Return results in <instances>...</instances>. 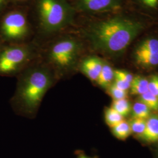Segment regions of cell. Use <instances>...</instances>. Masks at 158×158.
Masks as SVG:
<instances>
[{
	"label": "cell",
	"mask_w": 158,
	"mask_h": 158,
	"mask_svg": "<svg viewBox=\"0 0 158 158\" xmlns=\"http://www.w3.org/2000/svg\"><path fill=\"white\" fill-rule=\"evenodd\" d=\"M111 107L124 117L130 114L132 108L131 103L126 98L114 100Z\"/></svg>",
	"instance_id": "obj_16"
},
{
	"label": "cell",
	"mask_w": 158,
	"mask_h": 158,
	"mask_svg": "<svg viewBox=\"0 0 158 158\" xmlns=\"http://www.w3.org/2000/svg\"><path fill=\"white\" fill-rule=\"evenodd\" d=\"M33 46L23 44L6 48L0 54V73H14L26 65L34 56Z\"/></svg>",
	"instance_id": "obj_6"
},
{
	"label": "cell",
	"mask_w": 158,
	"mask_h": 158,
	"mask_svg": "<svg viewBox=\"0 0 158 158\" xmlns=\"http://www.w3.org/2000/svg\"><path fill=\"white\" fill-rule=\"evenodd\" d=\"M139 101L145 104L151 111L158 112V97L149 91L140 96Z\"/></svg>",
	"instance_id": "obj_17"
},
{
	"label": "cell",
	"mask_w": 158,
	"mask_h": 158,
	"mask_svg": "<svg viewBox=\"0 0 158 158\" xmlns=\"http://www.w3.org/2000/svg\"><path fill=\"white\" fill-rule=\"evenodd\" d=\"M144 29L145 24L140 20L115 15L91 22L81 33L93 49L115 56L123 53Z\"/></svg>",
	"instance_id": "obj_1"
},
{
	"label": "cell",
	"mask_w": 158,
	"mask_h": 158,
	"mask_svg": "<svg viewBox=\"0 0 158 158\" xmlns=\"http://www.w3.org/2000/svg\"><path fill=\"white\" fill-rule=\"evenodd\" d=\"M113 84L119 89L124 91H127L130 89L131 86V83H130L118 78H114Z\"/></svg>",
	"instance_id": "obj_23"
},
{
	"label": "cell",
	"mask_w": 158,
	"mask_h": 158,
	"mask_svg": "<svg viewBox=\"0 0 158 158\" xmlns=\"http://www.w3.org/2000/svg\"><path fill=\"white\" fill-rule=\"evenodd\" d=\"M104 60L98 57L91 56L83 59L79 63L80 71L93 81H96L102 71Z\"/></svg>",
	"instance_id": "obj_9"
},
{
	"label": "cell",
	"mask_w": 158,
	"mask_h": 158,
	"mask_svg": "<svg viewBox=\"0 0 158 158\" xmlns=\"http://www.w3.org/2000/svg\"><path fill=\"white\" fill-rule=\"evenodd\" d=\"M0 30L6 40L19 41L26 39L31 32L27 14L19 10L8 12L1 21Z\"/></svg>",
	"instance_id": "obj_5"
},
{
	"label": "cell",
	"mask_w": 158,
	"mask_h": 158,
	"mask_svg": "<svg viewBox=\"0 0 158 158\" xmlns=\"http://www.w3.org/2000/svg\"><path fill=\"white\" fill-rule=\"evenodd\" d=\"M149 80L145 77L137 76L131 82L130 90L131 93L133 95L141 96L148 91Z\"/></svg>",
	"instance_id": "obj_12"
},
{
	"label": "cell",
	"mask_w": 158,
	"mask_h": 158,
	"mask_svg": "<svg viewBox=\"0 0 158 158\" xmlns=\"http://www.w3.org/2000/svg\"><path fill=\"white\" fill-rule=\"evenodd\" d=\"M6 0H0V10L2 8V6L5 5Z\"/></svg>",
	"instance_id": "obj_25"
},
{
	"label": "cell",
	"mask_w": 158,
	"mask_h": 158,
	"mask_svg": "<svg viewBox=\"0 0 158 158\" xmlns=\"http://www.w3.org/2000/svg\"><path fill=\"white\" fill-rule=\"evenodd\" d=\"M75 155L76 158H98L97 156H90L87 155L83 151L81 150H77L75 151Z\"/></svg>",
	"instance_id": "obj_24"
},
{
	"label": "cell",
	"mask_w": 158,
	"mask_h": 158,
	"mask_svg": "<svg viewBox=\"0 0 158 158\" xmlns=\"http://www.w3.org/2000/svg\"><path fill=\"white\" fill-rule=\"evenodd\" d=\"M72 4L76 12L100 14L118 11L122 6L123 0H73Z\"/></svg>",
	"instance_id": "obj_8"
},
{
	"label": "cell",
	"mask_w": 158,
	"mask_h": 158,
	"mask_svg": "<svg viewBox=\"0 0 158 158\" xmlns=\"http://www.w3.org/2000/svg\"><path fill=\"white\" fill-rule=\"evenodd\" d=\"M144 8L148 10H156L158 8V0H137Z\"/></svg>",
	"instance_id": "obj_22"
},
{
	"label": "cell",
	"mask_w": 158,
	"mask_h": 158,
	"mask_svg": "<svg viewBox=\"0 0 158 158\" xmlns=\"http://www.w3.org/2000/svg\"><path fill=\"white\" fill-rule=\"evenodd\" d=\"M104 117L106 124L111 128H113L124 120V117L112 107L107 108L106 109Z\"/></svg>",
	"instance_id": "obj_15"
},
{
	"label": "cell",
	"mask_w": 158,
	"mask_h": 158,
	"mask_svg": "<svg viewBox=\"0 0 158 158\" xmlns=\"http://www.w3.org/2000/svg\"><path fill=\"white\" fill-rule=\"evenodd\" d=\"M131 114L133 118H139L146 119L151 115V110L142 102H136L131 108Z\"/></svg>",
	"instance_id": "obj_13"
},
{
	"label": "cell",
	"mask_w": 158,
	"mask_h": 158,
	"mask_svg": "<svg viewBox=\"0 0 158 158\" xmlns=\"http://www.w3.org/2000/svg\"><path fill=\"white\" fill-rule=\"evenodd\" d=\"M131 132L138 136L143 134L147 124V120L139 118H132L129 123Z\"/></svg>",
	"instance_id": "obj_18"
},
{
	"label": "cell",
	"mask_w": 158,
	"mask_h": 158,
	"mask_svg": "<svg viewBox=\"0 0 158 158\" xmlns=\"http://www.w3.org/2000/svg\"><path fill=\"white\" fill-rule=\"evenodd\" d=\"M18 1H19V2H27L28 0H16Z\"/></svg>",
	"instance_id": "obj_26"
},
{
	"label": "cell",
	"mask_w": 158,
	"mask_h": 158,
	"mask_svg": "<svg viewBox=\"0 0 158 158\" xmlns=\"http://www.w3.org/2000/svg\"><path fill=\"white\" fill-rule=\"evenodd\" d=\"M112 131L114 135L121 140L127 139L132 133L129 123L124 120L112 128Z\"/></svg>",
	"instance_id": "obj_14"
},
{
	"label": "cell",
	"mask_w": 158,
	"mask_h": 158,
	"mask_svg": "<svg viewBox=\"0 0 158 158\" xmlns=\"http://www.w3.org/2000/svg\"><path fill=\"white\" fill-rule=\"evenodd\" d=\"M56 77L55 72L45 63L34 64L25 69L18 85L17 100L26 115L36 113Z\"/></svg>",
	"instance_id": "obj_2"
},
{
	"label": "cell",
	"mask_w": 158,
	"mask_h": 158,
	"mask_svg": "<svg viewBox=\"0 0 158 158\" xmlns=\"http://www.w3.org/2000/svg\"><path fill=\"white\" fill-rule=\"evenodd\" d=\"M148 91L158 97V75H153L149 80Z\"/></svg>",
	"instance_id": "obj_20"
},
{
	"label": "cell",
	"mask_w": 158,
	"mask_h": 158,
	"mask_svg": "<svg viewBox=\"0 0 158 158\" xmlns=\"http://www.w3.org/2000/svg\"><path fill=\"white\" fill-rule=\"evenodd\" d=\"M82 50V41L78 37L70 34L62 35L48 46L45 63L57 77L68 75L79 67Z\"/></svg>",
	"instance_id": "obj_4"
},
{
	"label": "cell",
	"mask_w": 158,
	"mask_h": 158,
	"mask_svg": "<svg viewBox=\"0 0 158 158\" xmlns=\"http://www.w3.org/2000/svg\"><path fill=\"white\" fill-rule=\"evenodd\" d=\"M140 138L148 143L158 142V115H151L147 119L146 128Z\"/></svg>",
	"instance_id": "obj_10"
},
{
	"label": "cell",
	"mask_w": 158,
	"mask_h": 158,
	"mask_svg": "<svg viewBox=\"0 0 158 158\" xmlns=\"http://www.w3.org/2000/svg\"><path fill=\"white\" fill-rule=\"evenodd\" d=\"M37 30L44 36H52L73 25L76 10L68 0H34Z\"/></svg>",
	"instance_id": "obj_3"
},
{
	"label": "cell",
	"mask_w": 158,
	"mask_h": 158,
	"mask_svg": "<svg viewBox=\"0 0 158 158\" xmlns=\"http://www.w3.org/2000/svg\"><path fill=\"white\" fill-rule=\"evenodd\" d=\"M156 158H158V152H157V154H156Z\"/></svg>",
	"instance_id": "obj_27"
},
{
	"label": "cell",
	"mask_w": 158,
	"mask_h": 158,
	"mask_svg": "<svg viewBox=\"0 0 158 158\" xmlns=\"http://www.w3.org/2000/svg\"><path fill=\"white\" fill-rule=\"evenodd\" d=\"M114 78L123 80L127 82H128L131 84L132 80L134 79L132 75L129 72L122 70H114Z\"/></svg>",
	"instance_id": "obj_21"
},
{
	"label": "cell",
	"mask_w": 158,
	"mask_h": 158,
	"mask_svg": "<svg viewBox=\"0 0 158 158\" xmlns=\"http://www.w3.org/2000/svg\"><path fill=\"white\" fill-rule=\"evenodd\" d=\"M114 80V70L110 64L104 61L102 71L96 81L97 85L102 89H107Z\"/></svg>",
	"instance_id": "obj_11"
},
{
	"label": "cell",
	"mask_w": 158,
	"mask_h": 158,
	"mask_svg": "<svg viewBox=\"0 0 158 158\" xmlns=\"http://www.w3.org/2000/svg\"><path fill=\"white\" fill-rule=\"evenodd\" d=\"M136 63L143 68H152L158 66V39L148 38L143 40L134 52Z\"/></svg>",
	"instance_id": "obj_7"
},
{
	"label": "cell",
	"mask_w": 158,
	"mask_h": 158,
	"mask_svg": "<svg viewBox=\"0 0 158 158\" xmlns=\"http://www.w3.org/2000/svg\"><path fill=\"white\" fill-rule=\"evenodd\" d=\"M108 93L114 100H118L126 98L127 96V91L123 90L112 84L107 89Z\"/></svg>",
	"instance_id": "obj_19"
}]
</instances>
